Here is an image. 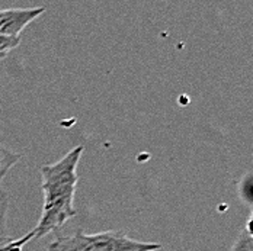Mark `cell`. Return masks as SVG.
<instances>
[{"label":"cell","instance_id":"cell-2","mask_svg":"<svg viewBox=\"0 0 253 251\" xmlns=\"http://www.w3.org/2000/svg\"><path fill=\"white\" fill-rule=\"evenodd\" d=\"M159 243L137 241L124 231H103L86 234L77 229L72 235L57 237L51 241L48 251H159Z\"/></svg>","mask_w":253,"mask_h":251},{"label":"cell","instance_id":"cell-6","mask_svg":"<svg viewBox=\"0 0 253 251\" xmlns=\"http://www.w3.org/2000/svg\"><path fill=\"white\" fill-rule=\"evenodd\" d=\"M251 224H252V216H249L246 225L240 231V234L237 235V238L233 243L230 251H253V238Z\"/></svg>","mask_w":253,"mask_h":251},{"label":"cell","instance_id":"cell-4","mask_svg":"<svg viewBox=\"0 0 253 251\" xmlns=\"http://www.w3.org/2000/svg\"><path fill=\"white\" fill-rule=\"evenodd\" d=\"M7 211H9V193L0 183V246L12 241L7 235Z\"/></svg>","mask_w":253,"mask_h":251},{"label":"cell","instance_id":"cell-1","mask_svg":"<svg viewBox=\"0 0 253 251\" xmlns=\"http://www.w3.org/2000/svg\"><path fill=\"white\" fill-rule=\"evenodd\" d=\"M83 151V145H77L58 161L41 167L44 203L40 221L32 229L34 240H40L60 229L77 215L75 208L79 183L77 166Z\"/></svg>","mask_w":253,"mask_h":251},{"label":"cell","instance_id":"cell-3","mask_svg":"<svg viewBox=\"0 0 253 251\" xmlns=\"http://www.w3.org/2000/svg\"><path fill=\"white\" fill-rule=\"evenodd\" d=\"M45 7H13L0 10V36L6 38H21L26 26L37 21Z\"/></svg>","mask_w":253,"mask_h":251},{"label":"cell","instance_id":"cell-8","mask_svg":"<svg viewBox=\"0 0 253 251\" xmlns=\"http://www.w3.org/2000/svg\"><path fill=\"white\" fill-rule=\"evenodd\" d=\"M21 42V38H6L0 36V61L4 60L10 51H13Z\"/></svg>","mask_w":253,"mask_h":251},{"label":"cell","instance_id":"cell-7","mask_svg":"<svg viewBox=\"0 0 253 251\" xmlns=\"http://www.w3.org/2000/svg\"><path fill=\"white\" fill-rule=\"evenodd\" d=\"M31 240H34V235H32V231H29L26 235H24L22 238H18V240H12L3 246H0V251H22V249L25 247V244H28Z\"/></svg>","mask_w":253,"mask_h":251},{"label":"cell","instance_id":"cell-5","mask_svg":"<svg viewBox=\"0 0 253 251\" xmlns=\"http://www.w3.org/2000/svg\"><path fill=\"white\" fill-rule=\"evenodd\" d=\"M21 160V155L16 151L10 150L0 144V183L3 181L4 176L9 173V170Z\"/></svg>","mask_w":253,"mask_h":251}]
</instances>
